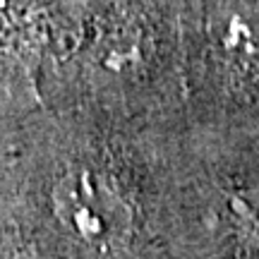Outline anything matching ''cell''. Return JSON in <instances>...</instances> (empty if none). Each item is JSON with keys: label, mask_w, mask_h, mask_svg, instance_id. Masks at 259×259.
I'll return each mask as SVG.
<instances>
[{"label": "cell", "mask_w": 259, "mask_h": 259, "mask_svg": "<svg viewBox=\"0 0 259 259\" xmlns=\"http://www.w3.org/2000/svg\"><path fill=\"white\" fill-rule=\"evenodd\" d=\"M221 63L235 84H254L259 79V17L242 10L228 12L216 36Z\"/></svg>", "instance_id": "cell-2"}, {"label": "cell", "mask_w": 259, "mask_h": 259, "mask_svg": "<svg viewBox=\"0 0 259 259\" xmlns=\"http://www.w3.org/2000/svg\"><path fill=\"white\" fill-rule=\"evenodd\" d=\"M58 223L94 250H113L132 231V209L115 180L92 166H74L53 187Z\"/></svg>", "instance_id": "cell-1"}, {"label": "cell", "mask_w": 259, "mask_h": 259, "mask_svg": "<svg viewBox=\"0 0 259 259\" xmlns=\"http://www.w3.org/2000/svg\"><path fill=\"white\" fill-rule=\"evenodd\" d=\"M29 0H0V17H17L24 12Z\"/></svg>", "instance_id": "cell-3"}]
</instances>
